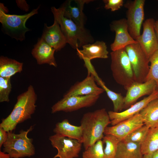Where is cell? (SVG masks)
I'll return each mask as SVG.
<instances>
[{"label": "cell", "mask_w": 158, "mask_h": 158, "mask_svg": "<svg viewBox=\"0 0 158 158\" xmlns=\"http://www.w3.org/2000/svg\"><path fill=\"white\" fill-rule=\"evenodd\" d=\"M141 145L122 140L119 142L114 158H142Z\"/></svg>", "instance_id": "7402d4cb"}, {"label": "cell", "mask_w": 158, "mask_h": 158, "mask_svg": "<svg viewBox=\"0 0 158 158\" xmlns=\"http://www.w3.org/2000/svg\"><path fill=\"white\" fill-rule=\"evenodd\" d=\"M55 50L42 38L38 40L32 51V54L38 64H48L55 67L57 64L54 54Z\"/></svg>", "instance_id": "ffe728a7"}, {"label": "cell", "mask_w": 158, "mask_h": 158, "mask_svg": "<svg viewBox=\"0 0 158 158\" xmlns=\"http://www.w3.org/2000/svg\"><path fill=\"white\" fill-rule=\"evenodd\" d=\"M145 0L128 1L124 5L127 9L126 21L128 32L135 40L140 35L142 25L144 18Z\"/></svg>", "instance_id": "ba28073f"}, {"label": "cell", "mask_w": 158, "mask_h": 158, "mask_svg": "<svg viewBox=\"0 0 158 158\" xmlns=\"http://www.w3.org/2000/svg\"><path fill=\"white\" fill-rule=\"evenodd\" d=\"M157 89L152 94L134 103L123 111H109L108 113L111 120L110 124L112 126L115 125L139 113L150 102L157 98Z\"/></svg>", "instance_id": "2e32d148"}, {"label": "cell", "mask_w": 158, "mask_h": 158, "mask_svg": "<svg viewBox=\"0 0 158 158\" xmlns=\"http://www.w3.org/2000/svg\"><path fill=\"white\" fill-rule=\"evenodd\" d=\"M149 128L144 125L133 131L123 140L141 145L144 141Z\"/></svg>", "instance_id": "f1b7e54d"}, {"label": "cell", "mask_w": 158, "mask_h": 158, "mask_svg": "<svg viewBox=\"0 0 158 158\" xmlns=\"http://www.w3.org/2000/svg\"><path fill=\"white\" fill-rule=\"evenodd\" d=\"M37 95L33 86L30 85L27 90L19 95L10 114L2 120L0 127L7 132H12L17 125L31 118L36 110Z\"/></svg>", "instance_id": "6da1fadb"}, {"label": "cell", "mask_w": 158, "mask_h": 158, "mask_svg": "<svg viewBox=\"0 0 158 158\" xmlns=\"http://www.w3.org/2000/svg\"><path fill=\"white\" fill-rule=\"evenodd\" d=\"M104 8L106 9H110L111 11L118 10L123 6V0H104Z\"/></svg>", "instance_id": "1f68e13d"}, {"label": "cell", "mask_w": 158, "mask_h": 158, "mask_svg": "<svg viewBox=\"0 0 158 158\" xmlns=\"http://www.w3.org/2000/svg\"><path fill=\"white\" fill-rule=\"evenodd\" d=\"M141 149L143 155L158 150V127L149 128Z\"/></svg>", "instance_id": "d4e9b609"}, {"label": "cell", "mask_w": 158, "mask_h": 158, "mask_svg": "<svg viewBox=\"0 0 158 158\" xmlns=\"http://www.w3.org/2000/svg\"><path fill=\"white\" fill-rule=\"evenodd\" d=\"M140 114L144 125L149 128L158 127V99L150 102Z\"/></svg>", "instance_id": "603a6c76"}, {"label": "cell", "mask_w": 158, "mask_h": 158, "mask_svg": "<svg viewBox=\"0 0 158 158\" xmlns=\"http://www.w3.org/2000/svg\"><path fill=\"white\" fill-rule=\"evenodd\" d=\"M33 129L31 126L26 130H21L18 134L8 132V138L3 144V152L8 154L11 158L30 157L35 153L33 140L28 137V133Z\"/></svg>", "instance_id": "277c9868"}, {"label": "cell", "mask_w": 158, "mask_h": 158, "mask_svg": "<svg viewBox=\"0 0 158 158\" xmlns=\"http://www.w3.org/2000/svg\"><path fill=\"white\" fill-rule=\"evenodd\" d=\"M99 97V96L92 95L63 97L52 107L51 113L71 112L91 107L95 104Z\"/></svg>", "instance_id": "9c48e42d"}, {"label": "cell", "mask_w": 158, "mask_h": 158, "mask_svg": "<svg viewBox=\"0 0 158 158\" xmlns=\"http://www.w3.org/2000/svg\"><path fill=\"white\" fill-rule=\"evenodd\" d=\"M39 7L29 13L23 15L9 14L8 10L2 3L0 4V22L6 33L17 40L23 41L25 33L30 30L25 26L27 20L37 13Z\"/></svg>", "instance_id": "8992f818"}, {"label": "cell", "mask_w": 158, "mask_h": 158, "mask_svg": "<svg viewBox=\"0 0 158 158\" xmlns=\"http://www.w3.org/2000/svg\"><path fill=\"white\" fill-rule=\"evenodd\" d=\"M96 82L95 75L92 73L88 72L86 77L72 86L63 97L89 95L100 96L105 91L97 85Z\"/></svg>", "instance_id": "4fadbf2b"}, {"label": "cell", "mask_w": 158, "mask_h": 158, "mask_svg": "<svg viewBox=\"0 0 158 158\" xmlns=\"http://www.w3.org/2000/svg\"><path fill=\"white\" fill-rule=\"evenodd\" d=\"M23 63L1 56L0 57V77L11 78L23 70Z\"/></svg>", "instance_id": "cb8c5ba5"}, {"label": "cell", "mask_w": 158, "mask_h": 158, "mask_svg": "<svg viewBox=\"0 0 158 158\" xmlns=\"http://www.w3.org/2000/svg\"><path fill=\"white\" fill-rule=\"evenodd\" d=\"M143 125L139 113L115 125L107 126L105 129L104 134L114 135L121 141L133 131Z\"/></svg>", "instance_id": "5bb4252c"}, {"label": "cell", "mask_w": 158, "mask_h": 158, "mask_svg": "<svg viewBox=\"0 0 158 158\" xmlns=\"http://www.w3.org/2000/svg\"><path fill=\"white\" fill-rule=\"evenodd\" d=\"M102 139L103 143L106 145L104 149V158H114L120 140L116 136L111 135H105Z\"/></svg>", "instance_id": "484cf974"}, {"label": "cell", "mask_w": 158, "mask_h": 158, "mask_svg": "<svg viewBox=\"0 0 158 158\" xmlns=\"http://www.w3.org/2000/svg\"><path fill=\"white\" fill-rule=\"evenodd\" d=\"M111 123L105 108L84 114L80 121L83 130L82 143L85 150L93 145L104 137L105 128Z\"/></svg>", "instance_id": "7a4b0ae2"}, {"label": "cell", "mask_w": 158, "mask_h": 158, "mask_svg": "<svg viewBox=\"0 0 158 158\" xmlns=\"http://www.w3.org/2000/svg\"><path fill=\"white\" fill-rule=\"evenodd\" d=\"M52 147L57 150L53 158H76L79 157L82 143L79 141L55 134L49 137Z\"/></svg>", "instance_id": "30bf717a"}, {"label": "cell", "mask_w": 158, "mask_h": 158, "mask_svg": "<svg viewBox=\"0 0 158 158\" xmlns=\"http://www.w3.org/2000/svg\"><path fill=\"white\" fill-rule=\"evenodd\" d=\"M150 63L146 81L153 80L158 87V50L155 52L149 59Z\"/></svg>", "instance_id": "f546056e"}, {"label": "cell", "mask_w": 158, "mask_h": 158, "mask_svg": "<svg viewBox=\"0 0 158 158\" xmlns=\"http://www.w3.org/2000/svg\"><path fill=\"white\" fill-rule=\"evenodd\" d=\"M142 158H158V150L152 153L144 154Z\"/></svg>", "instance_id": "836d02e7"}, {"label": "cell", "mask_w": 158, "mask_h": 158, "mask_svg": "<svg viewBox=\"0 0 158 158\" xmlns=\"http://www.w3.org/2000/svg\"><path fill=\"white\" fill-rule=\"evenodd\" d=\"M134 74L135 82L143 83L146 81L150 66L147 58L138 42L125 48Z\"/></svg>", "instance_id": "52a82bcc"}, {"label": "cell", "mask_w": 158, "mask_h": 158, "mask_svg": "<svg viewBox=\"0 0 158 158\" xmlns=\"http://www.w3.org/2000/svg\"><path fill=\"white\" fill-rule=\"evenodd\" d=\"M0 158H11V157L8 154L0 151Z\"/></svg>", "instance_id": "e575fe53"}, {"label": "cell", "mask_w": 158, "mask_h": 158, "mask_svg": "<svg viewBox=\"0 0 158 158\" xmlns=\"http://www.w3.org/2000/svg\"><path fill=\"white\" fill-rule=\"evenodd\" d=\"M8 138V132L3 128L0 127V148L6 141Z\"/></svg>", "instance_id": "d6a6232c"}, {"label": "cell", "mask_w": 158, "mask_h": 158, "mask_svg": "<svg viewBox=\"0 0 158 158\" xmlns=\"http://www.w3.org/2000/svg\"><path fill=\"white\" fill-rule=\"evenodd\" d=\"M83 49L77 48V54L84 61H90L95 58L107 59L109 52L107 45L103 41H97L92 44H88L82 46Z\"/></svg>", "instance_id": "d6986e66"}, {"label": "cell", "mask_w": 158, "mask_h": 158, "mask_svg": "<svg viewBox=\"0 0 158 158\" xmlns=\"http://www.w3.org/2000/svg\"><path fill=\"white\" fill-rule=\"evenodd\" d=\"M111 69L115 81L127 90L135 81L133 71L125 48L110 53Z\"/></svg>", "instance_id": "5b68a950"}, {"label": "cell", "mask_w": 158, "mask_h": 158, "mask_svg": "<svg viewBox=\"0 0 158 158\" xmlns=\"http://www.w3.org/2000/svg\"><path fill=\"white\" fill-rule=\"evenodd\" d=\"M157 92H158V94H157V99H158V87L157 88Z\"/></svg>", "instance_id": "8d00e7d4"}, {"label": "cell", "mask_w": 158, "mask_h": 158, "mask_svg": "<svg viewBox=\"0 0 158 158\" xmlns=\"http://www.w3.org/2000/svg\"><path fill=\"white\" fill-rule=\"evenodd\" d=\"M157 88L156 82L153 80H147L143 83L135 82L127 90L124 97V109H127L141 97L149 95Z\"/></svg>", "instance_id": "9a60e30c"}, {"label": "cell", "mask_w": 158, "mask_h": 158, "mask_svg": "<svg viewBox=\"0 0 158 158\" xmlns=\"http://www.w3.org/2000/svg\"><path fill=\"white\" fill-rule=\"evenodd\" d=\"M155 21L152 18L146 19L142 24V33L136 40L149 59L158 50V40L154 29Z\"/></svg>", "instance_id": "8fae6325"}, {"label": "cell", "mask_w": 158, "mask_h": 158, "mask_svg": "<svg viewBox=\"0 0 158 158\" xmlns=\"http://www.w3.org/2000/svg\"><path fill=\"white\" fill-rule=\"evenodd\" d=\"M51 9L54 18L59 24L67 43L73 48L76 49L84 45L91 44L94 42V38L87 30L79 26L71 19L64 16L62 7L61 6L57 8L52 7Z\"/></svg>", "instance_id": "3957f363"}, {"label": "cell", "mask_w": 158, "mask_h": 158, "mask_svg": "<svg viewBox=\"0 0 158 158\" xmlns=\"http://www.w3.org/2000/svg\"><path fill=\"white\" fill-rule=\"evenodd\" d=\"M110 27L111 30L115 32L114 41L110 45L112 51L124 49L128 45L138 43L129 34L126 19L113 21Z\"/></svg>", "instance_id": "7c38bea8"}, {"label": "cell", "mask_w": 158, "mask_h": 158, "mask_svg": "<svg viewBox=\"0 0 158 158\" xmlns=\"http://www.w3.org/2000/svg\"><path fill=\"white\" fill-rule=\"evenodd\" d=\"M41 38L56 51L61 50L67 43L59 24L55 18L54 24L52 25L47 26V24H45Z\"/></svg>", "instance_id": "e0dca14e"}, {"label": "cell", "mask_w": 158, "mask_h": 158, "mask_svg": "<svg viewBox=\"0 0 158 158\" xmlns=\"http://www.w3.org/2000/svg\"><path fill=\"white\" fill-rule=\"evenodd\" d=\"M53 131L55 134L77 140L82 143L83 130L81 126L71 124L67 119L57 123Z\"/></svg>", "instance_id": "44dd1931"}, {"label": "cell", "mask_w": 158, "mask_h": 158, "mask_svg": "<svg viewBox=\"0 0 158 158\" xmlns=\"http://www.w3.org/2000/svg\"><path fill=\"white\" fill-rule=\"evenodd\" d=\"M91 1L88 0H69L61 6L63 9L64 16L71 19L79 26L84 28L85 17L83 12L85 4Z\"/></svg>", "instance_id": "ac0fdd59"}, {"label": "cell", "mask_w": 158, "mask_h": 158, "mask_svg": "<svg viewBox=\"0 0 158 158\" xmlns=\"http://www.w3.org/2000/svg\"><path fill=\"white\" fill-rule=\"evenodd\" d=\"M99 85L103 88L109 98L112 101L114 107V111L115 112H120L124 108V97L121 93L115 92L108 88L102 81Z\"/></svg>", "instance_id": "4316f807"}, {"label": "cell", "mask_w": 158, "mask_h": 158, "mask_svg": "<svg viewBox=\"0 0 158 158\" xmlns=\"http://www.w3.org/2000/svg\"><path fill=\"white\" fill-rule=\"evenodd\" d=\"M12 89L11 78L0 77V102H8Z\"/></svg>", "instance_id": "4dcf8cb0"}, {"label": "cell", "mask_w": 158, "mask_h": 158, "mask_svg": "<svg viewBox=\"0 0 158 158\" xmlns=\"http://www.w3.org/2000/svg\"><path fill=\"white\" fill-rule=\"evenodd\" d=\"M103 143L102 140L97 141L93 145L85 150L83 158H104Z\"/></svg>", "instance_id": "83f0119b"}, {"label": "cell", "mask_w": 158, "mask_h": 158, "mask_svg": "<svg viewBox=\"0 0 158 158\" xmlns=\"http://www.w3.org/2000/svg\"><path fill=\"white\" fill-rule=\"evenodd\" d=\"M154 29L158 40V20L155 21L154 24Z\"/></svg>", "instance_id": "d590c367"}]
</instances>
